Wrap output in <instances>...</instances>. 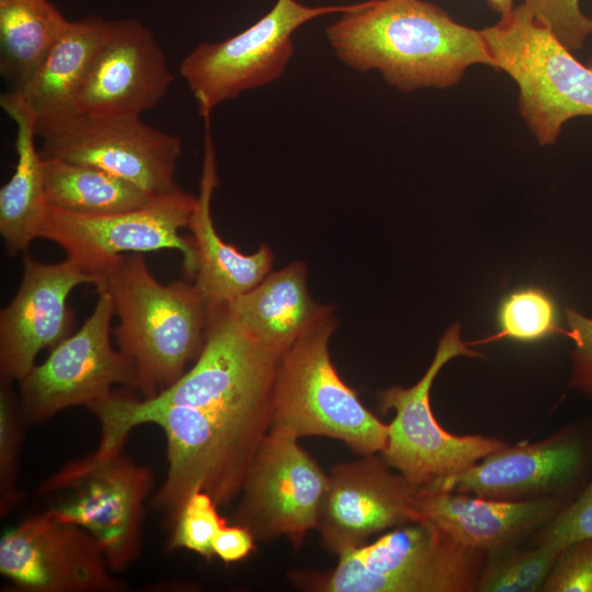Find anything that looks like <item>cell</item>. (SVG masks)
<instances>
[{"mask_svg":"<svg viewBox=\"0 0 592 592\" xmlns=\"http://www.w3.org/2000/svg\"><path fill=\"white\" fill-rule=\"evenodd\" d=\"M326 37L345 66L376 70L403 93L451 88L475 65L494 68L481 30L424 0L355 3L327 26Z\"/></svg>","mask_w":592,"mask_h":592,"instance_id":"1","label":"cell"},{"mask_svg":"<svg viewBox=\"0 0 592 592\" xmlns=\"http://www.w3.org/2000/svg\"><path fill=\"white\" fill-rule=\"evenodd\" d=\"M96 289L112 296L118 325L112 333L132 362L144 399L175 383L205 342L208 303L195 284H161L141 253H128L98 276Z\"/></svg>","mask_w":592,"mask_h":592,"instance_id":"2","label":"cell"},{"mask_svg":"<svg viewBox=\"0 0 592 592\" xmlns=\"http://www.w3.org/2000/svg\"><path fill=\"white\" fill-rule=\"evenodd\" d=\"M337 326L330 308L281 356L272 389L271 428L287 430L298 439L340 440L363 456L382 454L388 424L363 406L332 364L329 343Z\"/></svg>","mask_w":592,"mask_h":592,"instance_id":"3","label":"cell"},{"mask_svg":"<svg viewBox=\"0 0 592 592\" xmlns=\"http://www.w3.org/2000/svg\"><path fill=\"white\" fill-rule=\"evenodd\" d=\"M481 33L494 69L517 86L519 112L539 146L554 145L568 121L592 116V69L523 2Z\"/></svg>","mask_w":592,"mask_h":592,"instance_id":"4","label":"cell"},{"mask_svg":"<svg viewBox=\"0 0 592 592\" xmlns=\"http://www.w3.org/2000/svg\"><path fill=\"white\" fill-rule=\"evenodd\" d=\"M485 554L422 520L340 555L332 571L307 578L305 587L322 592H469Z\"/></svg>","mask_w":592,"mask_h":592,"instance_id":"5","label":"cell"},{"mask_svg":"<svg viewBox=\"0 0 592 592\" xmlns=\"http://www.w3.org/2000/svg\"><path fill=\"white\" fill-rule=\"evenodd\" d=\"M152 487L151 470L119 451L101 458L90 454L64 466L37 493L52 497L45 511L54 517L92 534L117 572L139 554L145 501Z\"/></svg>","mask_w":592,"mask_h":592,"instance_id":"6","label":"cell"},{"mask_svg":"<svg viewBox=\"0 0 592 592\" xmlns=\"http://www.w3.org/2000/svg\"><path fill=\"white\" fill-rule=\"evenodd\" d=\"M355 7L307 5L298 0H276L270 11L240 33L220 42L198 44L180 64L203 118L219 104L242 92L277 80L294 54L293 34L320 16Z\"/></svg>","mask_w":592,"mask_h":592,"instance_id":"7","label":"cell"},{"mask_svg":"<svg viewBox=\"0 0 592 592\" xmlns=\"http://www.w3.org/2000/svg\"><path fill=\"white\" fill-rule=\"evenodd\" d=\"M482 357L460 338V325L453 323L440 339L435 355L422 378L410 388L392 386L379 392V406L395 411L388 424L383 458L412 485L430 482L475 465L506 444L482 435H456L435 419L430 391L442 367L456 356Z\"/></svg>","mask_w":592,"mask_h":592,"instance_id":"8","label":"cell"},{"mask_svg":"<svg viewBox=\"0 0 592 592\" xmlns=\"http://www.w3.org/2000/svg\"><path fill=\"white\" fill-rule=\"evenodd\" d=\"M196 196L182 189L148 205L122 213L87 215L47 207L38 238L58 244L66 258L96 277L119 255L161 249L182 252L184 272L194 277L196 263L191 238L182 237Z\"/></svg>","mask_w":592,"mask_h":592,"instance_id":"9","label":"cell"},{"mask_svg":"<svg viewBox=\"0 0 592 592\" xmlns=\"http://www.w3.org/2000/svg\"><path fill=\"white\" fill-rule=\"evenodd\" d=\"M98 294L94 309L80 329L19 382L26 423H41L66 408L90 407L109 397L116 384L135 387L132 362L111 344L112 296L105 289Z\"/></svg>","mask_w":592,"mask_h":592,"instance_id":"10","label":"cell"},{"mask_svg":"<svg viewBox=\"0 0 592 592\" xmlns=\"http://www.w3.org/2000/svg\"><path fill=\"white\" fill-rule=\"evenodd\" d=\"M329 476L292 432L271 428L247 474L236 523L254 538L287 536L299 544L318 527Z\"/></svg>","mask_w":592,"mask_h":592,"instance_id":"11","label":"cell"},{"mask_svg":"<svg viewBox=\"0 0 592 592\" xmlns=\"http://www.w3.org/2000/svg\"><path fill=\"white\" fill-rule=\"evenodd\" d=\"M43 158H59L102 169L153 198L178 191L174 180L182 141L139 117L79 114L42 138Z\"/></svg>","mask_w":592,"mask_h":592,"instance_id":"12","label":"cell"},{"mask_svg":"<svg viewBox=\"0 0 592 592\" xmlns=\"http://www.w3.org/2000/svg\"><path fill=\"white\" fill-rule=\"evenodd\" d=\"M0 572L20 591L122 592L105 554L87 530L47 511L23 520L0 540Z\"/></svg>","mask_w":592,"mask_h":592,"instance_id":"13","label":"cell"},{"mask_svg":"<svg viewBox=\"0 0 592 592\" xmlns=\"http://www.w3.org/2000/svg\"><path fill=\"white\" fill-rule=\"evenodd\" d=\"M390 468L375 455L332 468L317 527L330 553L340 556L388 527L422 521L419 487Z\"/></svg>","mask_w":592,"mask_h":592,"instance_id":"14","label":"cell"},{"mask_svg":"<svg viewBox=\"0 0 592 592\" xmlns=\"http://www.w3.org/2000/svg\"><path fill=\"white\" fill-rule=\"evenodd\" d=\"M96 283L95 275L67 258L46 264L24 257L20 287L0 312L1 380L19 383L34 367L42 350L71 334L75 314L68 296L81 284Z\"/></svg>","mask_w":592,"mask_h":592,"instance_id":"15","label":"cell"},{"mask_svg":"<svg viewBox=\"0 0 592 592\" xmlns=\"http://www.w3.org/2000/svg\"><path fill=\"white\" fill-rule=\"evenodd\" d=\"M152 32L135 19L110 22L77 100L79 114L139 117L155 107L173 83Z\"/></svg>","mask_w":592,"mask_h":592,"instance_id":"16","label":"cell"},{"mask_svg":"<svg viewBox=\"0 0 592 592\" xmlns=\"http://www.w3.org/2000/svg\"><path fill=\"white\" fill-rule=\"evenodd\" d=\"M588 463L587 440L579 430L567 429L535 443L505 445L465 470L419 488L500 500L553 496L578 482Z\"/></svg>","mask_w":592,"mask_h":592,"instance_id":"17","label":"cell"},{"mask_svg":"<svg viewBox=\"0 0 592 592\" xmlns=\"http://www.w3.org/2000/svg\"><path fill=\"white\" fill-rule=\"evenodd\" d=\"M565 501L554 496L500 500L419 488L415 508L422 520L442 528L457 543L483 553L513 546L549 522Z\"/></svg>","mask_w":592,"mask_h":592,"instance_id":"18","label":"cell"},{"mask_svg":"<svg viewBox=\"0 0 592 592\" xmlns=\"http://www.w3.org/2000/svg\"><path fill=\"white\" fill-rule=\"evenodd\" d=\"M203 171L200 194L187 227L194 249L196 270L194 284L208 304H224L244 294L260 283L273 263L271 249L263 244L251 254H243L219 237L214 226L210 203L218 184L216 152L205 118Z\"/></svg>","mask_w":592,"mask_h":592,"instance_id":"19","label":"cell"},{"mask_svg":"<svg viewBox=\"0 0 592 592\" xmlns=\"http://www.w3.org/2000/svg\"><path fill=\"white\" fill-rule=\"evenodd\" d=\"M110 22L96 14L70 21L31 79L18 90L36 117L41 139L79 115L78 95Z\"/></svg>","mask_w":592,"mask_h":592,"instance_id":"20","label":"cell"},{"mask_svg":"<svg viewBox=\"0 0 592 592\" xmlns=\"http://www.w3.org/2000/svg\"><path fill=\"white\" fill-rule=\"evenodd\" d=\"M227 304L254 339L281 354L331 308L310 297L306 265L300 261L269 273Z\"/></svg>","mask_w":592,"mask_h":592,"instance_id":"21","label":"cell"},{"mask_svg":"<svg viewBox=\"0 0 592 592\" xmlns=\"http://www.w3.org/2000/svg\"><path fill=\"white\" fill-rule=\"evenodd\" d=\"M2 110L16 125V164L0 190V234L11 255L25 251L38 238L48 204L44 161L36 147V117L18 90L0 96Z\"/></svg>","mask_w":592,"mask_h":592,"instance_id":"22","label":"cell"},{"mask_svg":"<svg viewBox=\"0 0 592 592\" xmlns=\"http://www.w3.org/2000/svg\"><path fill=\"white\" fill-rule=\"evenodd\" d=\"M69 23L48 0H0V71L12 90L26 84Z\"/></svg>","mask_w":592,"mask_h":592,"instance_id":"23","label":"cell"},{"mask_svg":"<svg viewBox=\"0 0 592 592\" xmlns=\"http://www.w3.org/2000/svg\"><path fill=\"white\" fill-rule=\"evenodd\" d=\"M43 161L49 206L104 215L137 209L155 200L138 186L96 167L59 158H43Z\"/></svg>","mask_w":592,"mask_h":592,"instance_id":"24","label":"cell"},{"mask_svg":"<svg viewBox=\"0 0 592 592\" xmlns=\"http://www.w3.org/2000/svg\"><path fill=\"white\" fill-rule=\"evenodd\" d=\"M498 332L483 341L469 345L510 339L534 343L555 334L568 335V329L558 325L556 303L550 295L536 286L517 288L504 296L497 310Z\"/></svg>","mask_w":592,"mask_h":592,"instance_id":"25","label":"cell"},{"mask_svg":"<svg viewBox=\"0 0 592 592\" xmlns=\"http://www.w3.org/2000/svg\"><path fill=\"white\" fill-rule=\"evenodd\" d=\"M559 554V550L543 544L532 549H520L513 545L487 553L475 591H542Z\"/></svg>","mask_w":592,"mask_h":592,"instance_id":"26","label":"cell"},{"mask_svg":"<svg viewBox=\"0 0 592 592\" xmlns=\"http://www.w3.org/2000/svg\"><path fill=\"white\" fill-rule=\"evenodd\" d=\"M26 423L10 382L1 380L0 387V514L11 513L21 501L16 487L22 425Z\"/></svg>","mask_w":592,"mask_h":592,"instance_id":"27","label":"cell"},{"mask_svg":"<svg viewBox=\"0 0 592 592\" xmlns=\"http://www.w3.org/2000/svg\"><path fill=\"white\" fill-rule=\"evenodd\" d=\"M226 524L214 499L204 491H196L186 500L171 527L167 547L169 550L184 548L210 558L215 556L214 538Z\"/></svg>","mask_w":592,"mask_h":592,"instance_id":"28","label":"cell"},{"mask_svg":"<svg viewBox=\"0 0 592 592\" xmlns=\"http://www.w3.org/2000/svg\"><path fill=\"white\" fill-rule=\"evenodd\" d=\"M523 3L572 53L582 49L592 35V18L583 13L580 0H524Z\"/></svg>","mask_w":592,"mask_h":592,"instance_id":"29","label":"cell"},{"mask_svg":"<svg viewBox=\"0 0 592 592\" xmlns=\"http://www.w3.org/2000/svg\"><path fill=\"white\" fill-rule=\"evenodd\" d=\"M589 537H592V477L578 498L543 526L537 544L561 551L568 545Z\"/></svg>","mask_w":592,"mask_h":592,"instance_id":"30","label":"cell"},{"mask_svg":"<svg viewBox=\"0 0 592 592\" xmlns=\"http://www.w3.org/2000/svg\"><path fill=\"white\" fill-rule=\"evenodd\" d=\"M544 592H592V537L577 540L558 555Z\"/></svg>","mask_w":592,"mask_h":592,"instance_id":"31","label":"cell"},{"mask_svg":"<svg viewBox=\"0 0 592 592\" xmlns=\"http://www.w3.org/2000/svg\"><path fill=\"white\" fill-rule=\"evenodd\" d=\"M568 338L574 348L571 351L572 369L570 385L592 397V318L573 308H566Z\"/></svg>","mask_w":592,"mask_h":592,"instance_id":"32","label":"cell"},{"mask_svg":"<svg viewBox=\"0 0 592 592\" xmlns=\"http://www.w3.org/2000/svg\"><path fill=\"white\" fill-rule=\"evenodd\" d=\"M254 548V536L246 526L225 525L213 542L214 555L226 563L244 559Z\"/></svg>","mask_w":592,"mask_h":592,"instance_id":"33","label":"cell"},{"mask_svg":"<svg viewBox=\"0 0 592 592\" xmlns=\"http://www.w3.org/2000/svg\"><path fill=\"white\" fill-rule=\"evenodd\" d=\"M488 5L499 15L510 12L514 8V0H486Z\"/></svg>","mask_w":592,"mask_h":592,"instance_id":"34","label":"cell"},{"mask_svg":"<svg viewBox=\"0 0 592 592\" xmlns=\"http://www.w3.org/2000/svg\"><path fill=\"white\" fill-rule=\"evenodd\" d=\"M587 65L592 69V55H591V57H590V59H589V61H588Z\"/></svg>","mask_w":592,"mask_h":592,"instance_id":"35","label":"cell"}]
</instances>
